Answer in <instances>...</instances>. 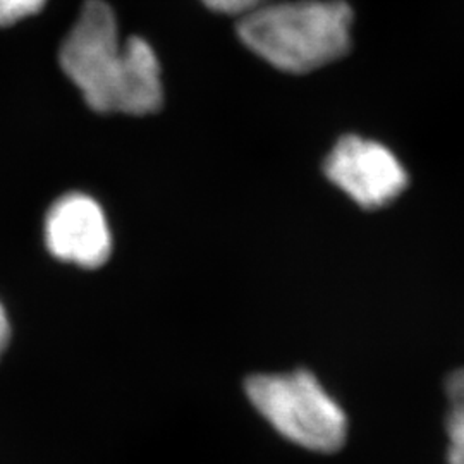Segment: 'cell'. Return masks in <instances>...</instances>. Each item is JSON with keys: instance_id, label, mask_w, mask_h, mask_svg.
Segmentation results:
<instances>
[{"instance_id": "2", "label": "cell", "mask_w": 464, "mask_h": 464, "mask_svg": "<svg viewBox=\"0 0 464 464\" xmlns=\"http://www.w3.org/2000/svg\"><path fill=\"white\" fill-rule=\"evenodd\" d=\"M351 26L343 0H270L239 17L237 34L270 66L304 74L346 55Z\"/></svg>"}, {"instance_id": "3", "label": "cell", "mask_w": 464, "mask_h": 464, "mask_svg": "<svg viewBox=\"0 0 464 464\" xmlns=\"http://www.w3.org/2000/svg\"><path fill=\"white\" fill-rule=\"evenodd\" d=\"M246 394L276 430L301 448L334 452L346 442L348 418L343 408L306 370L255 375L246 382Z\"/></svg>"}, {"instance_id": "6", "label": "cell", "mask_w": 464, "mask_h": 464, "mask_svg": "<svg viewBox=\"0 0 464 464\" xmlns=\"http://www.w3.org/2000/svg\"><path fill=\"white\" fill-rule=\"evenodd\" d=\"M449 413V464H464V368L454 370L446 381Z\"/></svg>"}, {"instance_id": "8", "label": "cell", "mask_w": 464, "mask_h": 464, "mask_svg": "<svg viewBox=\"0 0 464 464\" xmlns=\"http://www.w3.org/2000/svg\"><path fill=\"white\" fill-rule=\"evenodd\" d=\"M208 9L227 16H245L268 4L270 0H201Z\"/></svg>"}, {"instance_id": "1", "label": "cell", "mask_w": 464, "mask_h": 464, "mask_svg": "<svg viewBox=\"0 0 464 464\" xmlns=\"http://www.w3.org/2000/svg\"><path fill=\"white\" fill-rule=\"evenodd\" d=\"M59 61L95 112L147 116L162 107L157 52L140 36L122 40L116 14L103 0L84 2L64 38Z\"/></svg>"}, {"instance_id": "4", "label": "cell", "mask_w": 464, "mask_h": 464, "mask_svg": "<svg viewBox=\"0 0 464 464\" xmlns=\"http://www.w3.org/2000/svg\"><path fill=\"white\" fill-rule=\"evenodd\" d=\"M325 176L363 208H381L408 186L398 157L375 140L343 136L325 160Z\"/></svg>"}, {"instance_id": "5", "label": "cell", "mask_w": 464, "mask_h": 464, "mask_svg": "<svg viewBox=\"0 0 464 464\" xmlns=\"http://www.w3.org/2000/svg\"><path fill=\"white\" fill-rule=\"evenodd\" d=\"M45 241L57 260L83 268H99L112 253L107 217L99 203L84 193H67L50 207Z\"/></svg>"}, {"instance_id": "7", "label": "cell", "mask_w": 464, "mask_h": 464, "mask_svg": "<svg viewBox=\"0 0 464 464\" xmlns=\"http://www.w3.org/2000/svg\"><path fill=\"white\" fill-rule=\"evenodd\" d=\"M47 0H0V26H11L44 9Z\"/></svg>"}, {"instance_id": "9", "label": "cell", "mask_w": 464, "mask_h": 464, "mask_svg": "<svg viewBox=\"0 0 464 464\" xmlns=\"http://www.w3.org/2000/svg\"><path fill=\"white\" fill-rule=\"evenodd\" d=\"M9 335H11V327H9V320L5 315L4 306L0 304V356L4 353V349L9 344Z\"/></svg>"}]
</instances>
